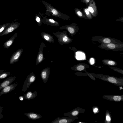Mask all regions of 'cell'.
<instances>
[{
	"label": "cell",
	"mask_w": 123,
	"mask_h": 123,
	"mask_svg": "<svg viewBox=\"0 0 123 123\" xmlns=\"http://www.w3.org/2000/svg\"><path fill=\"white\" fill-rule=\"evenodd\" d=\"M35 18L36 21L38 23H40L41 22V16L40 15H39V14H36L35 16Z\"/></svg>",
	"instance_id": "cell-22"
},
{
	"label": "cell",
	"mask_w": 123,
	"mask_h": 123,
	"mask_svg": "<svg viewBox=\"0 0 123 123\" xmlns=\"http://www.w3.org/2000/svg\"><path fill=\"white\" fill-rule=\"evenodd\" d=\"M111 112L108 110L105 113L104 120L105 123H111Z\"/></svg>",
	"instance_id": "cell-15"
},
{
	"label": "cell",
	"mask_w": 123,
	"mask_h": 123,
	"mask_svg": "<svg viewBox=\"0 0 123 123\" xmlns=\"http://www.w3.org/2000/svg\"><path fill=\"white\" fill-rule=\"evenodd\" d=\"M41 20L42 21H44L46 23L57 24L58 23L57 21H55L53 19L47 18L46 17H43V19H41Z\"/></svg>",
	"instance_id": "cell-17"
},
{
	"label": "cell",
	"mask_w": 123,
	"mask_h": 123,
	"mask_svg": "<svg viewBox=\"0 0 123 123\" xmlns=\"http://www.w3.org/2000/svg\"><path fill=\"white\" fill-rule=\"evenodd\" d=\"M37 95V92L36 91L33 92L31 91H29L25 94L23 96L25 99L30 100L34 98Z\"/></svg>",
	"instance_id": "cell-14"
},
{
	"label": "cell",
	"mask_w": 123,
	"mask_h": 123,
	"mask_svg": "<svg viewBox=\"0 0 123 123\" xmlns=\"http://www.w3.org/2000/svg\"><path fill=\"white\" fill-rule=\"evenodd\" d=\"M77 13L78 15L80 17H81L82 16V14L81 12L80 11H78L77 12Z\"/></svg>",
	"instance_id": "cell-32"
},
{
	"label": "cell",
	"mask_w": 123,
	"mask_h": 123,
	"mask_svg": "<svg viewBox=\"0 0 123 123\" xmlns=\"http://www.w3.org/2000/svg\"><path fill=\"white\" fill-rule=\"evenodd\" d=\"M19 99L20 100L23 101L24 98L23 96H21L19 97Z\"/></svg>",
	"instance_id": "cell-36"
},
{
	"label": "cell",
	"mask_w": 123,
	"mask_h": 123,
	"mask_svg": "<svg viewBox=\"0 0 123 123\" xmlns=\"http://www.w3.org/2000/svg\"><path fill=\"white\" fill-rule=\"evenodd\" d=\"M78 118V117L77 116L72 117H58L51 123H71Z\"/></svg>",
	"instance_id": "cell-5"
},
{
	"label": "cell",
	"mask_w": 123,
	"mask_h": 123,
	"mask_svg": "<svg viewBox=\"0 0 123 123\" xmlns=\"http://www.w3.org/2000/svg\"><path fill=\"white\" fill-rule=\"evenodd\" d=\"M45 6L46 9L45 14L49 16H52L63 19H66L68 16L61 12L48 2L42 0L40 1Z\"/></svg>",
	"instance_id": "cell-1"
},
{
	"label": "cell",
	"mask_w": 123,
	"mask_h": 123,
	"mask_svg": "<svg viewBox=\"0 0 123 123\" xmlns=\"http://www.w3.org/2000/svg\"><path fill=\"white\" fill-rule=\"evenodd\" d=\"M16 78L15 76H11L6 79L0 83V91L11 84L15 80Z\"/></svg>",
	"instance_id": "cell-10"
},
{
	"label": "cell",
	"mask_w": 123,
	"mask_h": 123,
	"mask_svg": "<svg viewBox=\"0 0 123 123\" xmlns=\"http://www.w3.org/2000/svg\"><path fill=\"white\" fill-rule=\"evenodd\" d=\"M68 31L71 34L73 33L74 32V29L71 27H68Z\"/></svg>",
	"instance_id": "cell-25"
},
{
	"label": "cell",
	"mask_w": 123,
	"mask_h": 123,
	"mask_svg": "<svg viewBox=\"0 0 123 123\" xmlns=\"http://www.w3.org/2000/svg\"><path fill=\"white\" fill-rule=\"evenodd\" d=\"M4 71V70H0V80L5 78L11 74L10 72Z\"/></svg>",
	"instance_id": "cell-16"
},
{
	"label": "cell",
	"mask_w": 123,
	"mask_h": 123,
	"mask_svg": "<svg viewBox=\"0 0 123 123\" xmlns=\"http://www.w3.org/2000/svg\"><path fill=\"white\" fill-rule=\"evenodd\" d=\"M87 75L89 76V77L92 80H96V79L95 78V77L93 76L91 73L87 74Z\"/></svg>",
	"instance_id": "cell-28"
},
{
	"label": "cell",
	"mask_w": 123,
	"mask_h": 123,
	"mask_svg": "<svg viewBox=\"0 0 123 123\" xmlns=\"http://www.w3.org/2000/svg\"><path fill=\"white\" fill-rule=\"evenodd\" d=\"M76 59L78 60L84 59L85 58V54L83 53L80 52H77L76 53Z\"/></svg>",
	"instance_id": "cell-18"
},
{
	"label": "cell",
	"mask_w": 123,
	"mask_h": 123,
	"mask_svg": "<svg viewBox=\"0 0 123 123\" xmlns=\"http://www.w3.org/2000/svg\"><path fill=\"white\" fill-rule=\"evenodd\" d=\"M102 97L104 99L116 102H120L123 101V95H104Z\"/></svg>",
	"instance_id": "cell-7"
},
{
	"label": "cell",
	"mask_w": 123,
	"mask_h": 123,
	"mask_svg": "<svg viewBox=\"0 0 123 123\" xmlns=\"http://www.w3.org/2000/svg\"><path fill=\"white\" fill-rule=\"evenodd\" d=\"M18 85V84L15 83L5 87L0 92V96L3 94L9 93L14 90Z\"/></svg>",
	"instance_id": "cell-9"
},
{
	"label": "cell",
	"mask_w": 123,
	"mask_h": 123,
	"mask_svg": "<svg viewBox=\"0 0 123 123\" xmlns=\"http://www.w3.org/2000/svg\"><path fill=\"white\" fill-rule=\"evenodd\" d=\"M85 68V67L83 65H80L76 67V69L77 71H81L84 70Z\"/></svg>",
	"instance_id": "cell-21"
},
{
	"label": "cell",
	"mask_w": 123,
	"mask_h": 123,
	"mask_svg": "<svg viewBox=\"0 0 123 123\" xmlns=\"http://www.w3.org/2000/svg\"><path fill=\"white\" fill-rule=\"evenodd\" d=\"M91 74L97 78L113 84L116 86L120 87L123 86V78H117L102 74H96L93 73Z\"/></svg>",
	"instance_id": "cell-2"
},
{
	"label": "cell",
	"mask_w": 123,
	"mask_h": 123,
	"mask_svg": "<svg viewBox=\"0 0 123 123\" xmlns=\"http://www.w3.org/2000/svg\"><path fill=\"white\" fill-rule=\"evenodd\" d=\"M43 55L42 54H40L38 57V61L40 62H41L42 60L43 59Z\"/></svg>",
	"instance_id": "cell-26"
},
{
	"label": "cell",
	"mask_w": 123,
	"mask_h": 123,
	"mask_svg": "<svg viewBox=\"0 0 123 123\" xmlns=\"http://www.w3.org/2000/svg\"><path fill=\"white\" fill-rule=\"evenodd\" d=\"M49 74V68L43 70L41 72V77L45 84L46 83L48 79Z\"/></svg>",
	"instance_id": "cell-11"
},
{
	"label": "cell",
	"mask_w": 123,
	"mask_h": 123,
	"mask_svg": "<svg viewBox=\"0 0 123 123\" xmlns=\"http://www.w3.org/2000/svg\"><path fill=\"white\" fill-rule=\"evenodd\" d=\"M44 38L47 40H48L49 39V38L48 36L45 35L44 36Z\"/></svg>",
	"instance_id": "cell-35"
},
{
	"label": "cell",
	"mask_w": 123,
	"mask_h": 123,
	"mask_svg": "<svg viewBox=\"0 0 123 123\" xmlns=\"http://www.w3.org/2000/svg\"><path fill=\"white\" fill-rule=\"evenodd\" d=\"M108 64L111 65H113L115 64V62L113 61H110L108 62Z\"/></svg>",
	"instance_id": "cell-29"
},
{
	"label": "cell",
	"mask_w": 123,
	"mask_h": 123,
	"mask_svg": "<svg viewBox=\"0 0 123 123\" xmlns=\"http://www.w3.org/2000/svg\"><path fill=\"white\" fill-rule=\"evenodd\" d=\"M107 46L108 48L111 49H113L115 47V44L113 43H109L107 45Z\"/></svg>",
	"instance_id": "cell-24"
},
{
	"label": "cell",
	"mask_w": 123,
	"mask_h": 123,
	"mask_svg": "<svg viewBox=\"0 0 123 123\" xmlns=\"http://www.w3.org/2000/svg\"><path fill=\"white\" fill-rule=\"evenodd\" d=\"M93 112L94 114H97L99 112V110L98 107L97 106H94L92 107Z\"/></svg>",
	"instance_id": "cell-20"
},
{
	"label": "cell",
	"mask_w": 123,
	"mask_h": 123,
	"mask_svg": "<svg viewBox=\"0 0 123 123\" xmlns=\"http://www.w3.org/2000/svg\"><path fill=\"white\" fill-rule=\"evenodd\" d=\"M10 23H7L0 25V33L3 31Z\"/></svg>",
	"instance_id": "cell-19"
},
{
	"label": "cell",
	"mask_w": 123,
	"mask_h": 123,
	"mask_svg": "<svg viewBox=\"0 0 123 123\" xmlns=\"http://www.w3.org/2000/svg\"><path fill=\"white\" fill-rule=\"evenodd\" d=\"M23 49H18L11 56L9 61L10 64H13L17 62L21 54Z\"/></svg>",
	"instance_id": "cell-8"
},
{
	"label": "cell",
	"mask_w": 123,
	"mask_h": 123,
	"mask_svg": "<svg viewBox=\"0 0 123 123\" xmlns=\"http://www.w3.org/2000/svg\"><path fill=\"white\" fill-rule=\"evenodd\" d=\"M36 79L35 75L31 73L27 77L22 87V91L25 92L29 87L34 82Z\"/></svg>",
	"instance_id": "cell-3"
},
{
	"label": "cell",
	"mask_w": 123,
	"mask_h": 123,
	"mask_svg": "<svg viewBox=\"0 0 123 123\" xmlns=\"http://www.w3.org/2000/svg\"><path fill=\"white\" fill-rule=\"evenodd\" d=\"M85 11L87 15H88L89 13V11L88 9L86 8L85 9Z\"/></svg>",
	"instance_id": "cell-33"
},
{
	"label": "cell",
	"mask_w": 123,
	"mask_h": 123,
	"mask_svg": "<svg viewBox=\"0 0 123 123\" xmlns=\"http://www.w3.org/2000/svg\"><path fill=\"white\" fill-rule=\"evenodd\" d=\"M88 10L89 12L91 13H93L94 12L93 8L91 7H89L88 8Z\"/></svg>",
	"instance_id": "cell-30"
},
{
	"label": "cell",
	"mask_w": 123,
	"mask_h": 123,
	"mask_svg": "<svg viewBox=\"0 0 123 123\" xmlns=\"http://www.w3.org/2000/svg\"><path fill=\"white\" fill-rule=\"evenodd\" d=\"M103 42L106 43H109L111 42V40L108 38H105L103 40Z\"/></svg>",
	"instance_id": "cell-27"
},
{
	"label": "cell",
	"mask_w": 123,
	"mask_h": 123,
	"mask_svg": "<svg viewBox=\"0 0 123 123\" xmlns=\"http://www.w3.org/2000/svg\"><path fill=\"white\" fill-rule=\"evenodd\" d=\"M4 108V107L0 105V120L3 118L4 115L2 114V112Z\"/></svg>",
	"instance_id": "cell-23"
},
{
	"label": "cell",
	"mask_w": 123,
	"mask_h": 123,
	"mask_svg": "<svg viewBox=\"0 0 123 123\" xmlns=\"http://www.w3.org/2000/svg\"><path fill=\"white\" fill-rule=\"evenodd\" d=\"M94 60L93 58H92L90 59V63L91 65L93 64L94 63Z\"/></svg>",
	"instance_id": "cell-31"
},
{
	"label": "cell",
	"mask_w": 123,
	"mask_h": 123,
	"mask_svg": "<svg viewBox=\"0 0 123 123\" xmlns=\"http://www.w3.org/2000/svg\"><path fill=\"white\" fill-rule=\"evenodd\" d=\"M85 112V110L84 109L77 107L68 112L64 113L63 115L64 116H68L69 117H72L77 116L80 113L84 114Z\"/></svg>",
	"instance_id": "cell-6"
},
{
	"label": "cell",
	"mask_w": 123,
	"mask_h": 123,
	"mask_svg": "<svg viewBox=\"0 0 123 123\" xmlns=\"http://www.w3.org/2000/svg\"><path fill=\"white\" fill-rule=\"evenodd\" d=\"M24 114L29 119L32 120L38 119L42 117V116L40 115L33 112H27L24 113Z\"/></svg>",
	"instance_id": "cell-12"
},
{
	"label": "cell",
	"mask_w": 123,
	"mask_h": 123,
	"mask_svg": "<svg viewBox=\"0 0 123 123\" xmlns=\"http://www.w3.org/2000/svg\"><path fill=\"white\" fill-rule=\"evenodd\" d=\"M18 34L16 33L8 40L4 43L3 46L4 48L8 49L12 45L15 38L17 37Z\"/></svg>",
	"instance_id": "cell-13"
},
{
	"label": "cell",
	"mask_w": 123,
	"mask_h": 123,
	"mask_svg": "<svg viewBox=\"0 0 123 123\" xmlns=\"http://www.w3.org/2000/svg\"><path fill=\"white\" fill-rule=\"evenodd\" d=\"M20 25V23L19 22L11 23L3 31L0 33V36H3L8 34L17 29Z\"/></svg>",
	"instance_id": "cell-4"
},
{
	"label": "cell",
	"mask_w": 123,
	"mask_h": 123,
	"mask_svg": "<svg viewBox=\"0 0 123 123\" xmlns=\"http://www.w3.org/2000/svg\"><path fill=\"white\" fill-rule=\"evenodd\" d=\"M68 40V37L66 36H65L63 38V40L64 42Z\"/></svg>",
	"instance_id": "cell-34"
}]
</instances>
